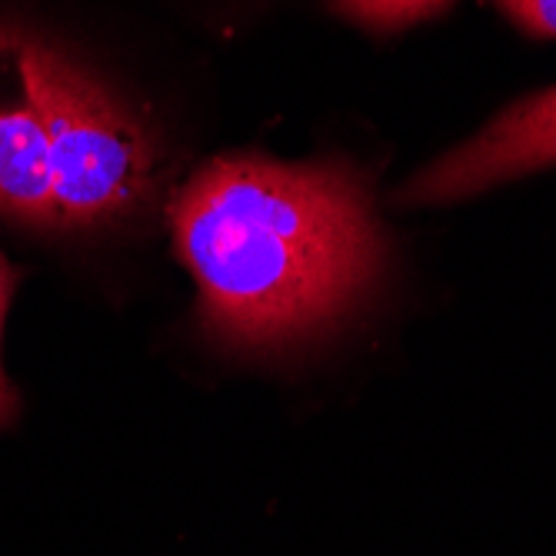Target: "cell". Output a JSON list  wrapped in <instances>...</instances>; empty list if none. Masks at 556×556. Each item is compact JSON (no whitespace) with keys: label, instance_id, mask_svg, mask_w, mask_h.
<instances>
[{"label":"cell","instance_id":"cell-7","mask_svg":"<svg viewBox=\"0 0 556 556\" xmlns=\"http://www.w3.org/2000/svg\"><path fill=\"white\" fill-rule=\"evenodd\" d=\"M527 34L556 37V0H496Z\"/></svg>","mask_w":556,"mask_h":556},{"label":"cell","instance_id":"cell-2","mask_svg":"<svg viewBox=\"0 0 556 556\" xmlns=\"http://www.w3.org/2000/svg\"><path fill=\"white\" fill-rule=\"evenodd\" d=\"M154 143L77 64H50V193L58 227H97L137 214L154 190Z\"/></svg>","mask_w":556,"mask_h":556},{"label":"cell","instance_id":"cell-4","mask_svg":"<svg viewBox=\"0 0 556 556\" xmlns=\"http://www.w3.org/2000/svg\"><path fill=\"white\" fill-rule=\"evenodd\" d=\"M556 164V87L503 111L400 190L403 204H446Z\"/></svg>","mask_w":556,"mask_h":556},{"label":"cell","instance_id":"cell-6","mask_svg":"<svg viewBox=\"0 0 556 556\" xmlns=\"http://www.w3.org/2000/svg\"><path fill=\"white\" fill-rule=\"evenodd\" d=\"M14 287H17V270L0 257V343H4V320H8ZM17 414H21V396L4 374V361H0V430H8L17 420Z\"/></svg>","mask_w":556,"mask_h":556},{"label":"cell","instance_id":"cell-1","mask_svg":"<svg viewBox=\"0 0 556 556\" xmlns=\"http://www.w3.org/2000/svg\"><path fill=\"white\" fill-rule=\"evenodd\" d=\"M177 254L207 333L250 353L340 327L380 280L387 243L361 174L343 161L217 157L170 207Z\"/></svg>","mask_w":556,"mask_h":556},{"label":"cell","instance_id":"cell-3","mask_svg":"<svg viewBox=\"0 0 556 556\" xmlns=\"http://www.w3.org/2000/svg\"><path fill=\"white\" fill-rule=\"evenodd\" d=\"M50 64L54 50L0 27V214L58 227L50 193Z\"/></svg>","mask_w":556,"mask_h":556},{"label":"cell","instance_id":"cell-5","mask_svg":"<svg viewBox=\"0 0 556 556\" xmlns=\"http://www.w3.org/2000/svg\"><path fill=\"white\" fill-rule=\"evenodd\" d=\"M330 4L364 27H377V30H396L417 24L424 17L440 14L450 0H330Z\"/></svg>","mask_w":556,"mask_h":556}]
</instances>
